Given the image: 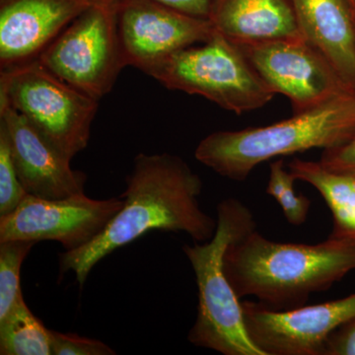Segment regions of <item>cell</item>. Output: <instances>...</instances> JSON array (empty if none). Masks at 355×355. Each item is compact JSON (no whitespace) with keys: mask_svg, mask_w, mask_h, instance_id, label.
Segmentation results:
<instances>
[{"mask_svg":"<svg viewBox=\"0 0 355 355\" xmlns=\"http://www.w3.org/2000/svg\"><path fill=\"white\" fill-rule=\"evenodd\" d=\"M354 132L355 95L345 94L266 127L211 133L200 142L195 156L220 176L241 182L265 161L333 148Z\"/></svg>","mask_w":355,"mask_h":355,"instance_id":"obj_3","label":"cell"},{"mask_svg":"<svg viewBox=\"0 0 355 355\" xmlns=\"http://www.w3.org/2000/svg\"><path fill=\"white\" fill-rule=\"evenodd\" d=\"M95 0H0V70L36 60Z\"/></svg>","mask_w":355,"mask_h":355,"instance_id":"obj_13","label":"cell"},{"mask_svg":"<svg viewBox=\"0 0 355 355\" xmlns=\"http://www.w3.org/2000/svg\"><path fill=\"white\" fill-rule=\"evenodd\" d=\"M241 304L248 334L266 355H323L329 336L355 319V293L287 311L253 301Z\"/></svg>","mask_w":355,"mask_h":355,"instance_id":"obj_11","label":"cell"},{"mask_svg":"<svg viewBox=\"0 0 355 355\" xmlns=\"http://www.w3.org/2000/svg\"><path fill=\"white\" fill-rule=\"evenodd\" d=\"M0 354L51 355V330L33 314L23 296L0 319Z\"/></svg>","mask_w":355,"mask_h":355,"instance_id":"obj_17","label":"cell"},{"mask_svg":"<svg viewBox=\"0 0 355 355\" xmlns=\"http://www.w3.org/2000/svg\"><path fill=\"white\" fill-rule=\"evenodd\" d=\"M118 27L125 67L144 73L177 51L205 43L216 34L209 19L155 0H119Z\"/></svg>","mask_w":355,"mask_h":355,"instance_id":"obj_10","label":"cell"},{"mask_svg":"<svg viewBox=\"0 0 355 355\" xmlns=\"http://www.w3.org/2000/svg\"><path fill=\"white\" fill-rule=\"evenodd\" d=\"M209 20L235 44L302 37L292 0H211Z\"/></svg>","mask_w":355,"mask_h":355,"instance_id":"obj_15","label":"cell"},{"mask_svg":"<svg viewBox=\"0 0 355 355\" xmlns=\"http://www.w3.org/2000/svg\"><path fill=\"white\" fill-rule=\"evenodd\" d=\"M319 162L331 171L355 175V132L345 144L324 150Z\"/></svg>","mask_w":355,"mask_h":355,"instance_id":"obj_22","label":"cell"},{"mask_svg":"<svg viewBox=\"0 0 355 355\" xmlns=\"http://www.w3.org/2000/svg\"><path fill=\"white\" fill-rule=\"evenodd\" d=\"M27 195L16 172L8 135L0 125V216L14 211Z\"/></svg>","mask_w":355,"mask_h":355,"instance_id":"obj_20","label":"cell"},{"mask_svg":"<svg viewBox=\"0 0 355 355\" xmlns=\"http://www.w3.org/2000/svg\"><path fill=\"white\" fill-rule=\"evenodd\" d=\"M0 102L8 103L70 160L87 146L99 106V100L58 78L38 58L1 71Z\"/></svg>","mask_w":355,"mask_h":355,"instance_id":"obj_6","label":"cell"},{"mask_svg":"<svg viewBox=\"0 0 355 355\" xmlns=\"http://www.w3.org/2000/svg\"><path fill=\"white\" fill-rule=\"evenodd\" d=\"M216 221L209 241L183 247L198 291V316L189 342L224 355H266L248 334L240 298L224 270L229 245L256 229L253 214L239 200L227 198L217 205Z\"/></svg>","mask_w":355,"mask_h":355,"instance_id":"obj_4","label":"cell"},{"mask_svg":"<svg viewBox=\"0 0 355 355\" xmlns=\"http://www.w3.org/2000/svg\"><path fill=\"white\" fill-rule=\"evenodd\" d=\"M349 1L350 7H352V12H354V15L355 14V0H347Z\"/></svg>","mask_w":355,"mask_h":355,"instance_id":"obj_25","label":"cell"},{"mask_svg":"<svg viewBox=\"0 0 355 355\" xmlns=\"http://www.w3.org/2000/svg\"><path fill=\"white\" fill-rule=\"evenodd\" d=\"M296 180L314 187L334 217L331 237L355 240V175L327 169L320 162L294 159L288 164Z\"/></svg>","mask_w":355,"mask_h":355,"instance_id":"obj_16","label":"cell"},{"mask_svg":"<svg viewBox=\"0 0 355 355\" xmlns=\"http://www.w3.org/2000/svg\"><path fill=\"white\" fill-rule=\"evenodd\" d=\"M301 35L355 94V19L347 0H292Z\"/></svg>","mask_w":355,"mask_h":355,"instance_id":"obj_14","label":"cell"},{"mask_svg":"<svg viewBox=\"0 0 355 355\" xmlns=\"http://www.w3.org/2000/svg\"><path fill=\"white\" fill-rule=\"evenodd\" d=\"M323 355H355V319L329 336Z\"/></svg>","mask_w":355,"mask_h":355,"instance_id":"obj_23","label":"cell"},{"mask_svg":"<svg viewBox=\"0 0 355 355\" xmlns=\"http://www.w3.org/2000/svg\"><path fill=\"white\" fill-rule=\"evenodd\" d=\"M51 355H114L116 352L101 340L76 334L51 330Z\"/></svg>","mask_w":355,"mask_h":355,"instance_id":"obj_21","label":"cell"},{"mask_svg":"<svg viewBox=\"0 0 355 355\" xmlns=\"http://www.w3.org/2000/svg\"><path fill=\"white\" fill-rule=\"evenodd\" d=\"M354 19H355V14H354Z\"/></svg>","mask_w":355,"mask_h":355,"instance_id":"obj_26","label":"cell"},{"mask_svg":"<svg viewBox=\"0 0 355 355\" xmlns=\"http://www.w3.org/2000/svg\"><path fill=\"white\" fill-rule=\"evenodd\" d=\"M123 205L121 198L93 200L85 193L58 200L27 195L14 211L0 216V242L55 241L73 251L95 239Z\"/></svg>","mask_w":355,"mask_h":355,"instance_id":"obj_9","label":"cell"},{"mask_svg":"<svg viewBox=\"0 0 355 355\" xmlns=\"http://www.w3.org/2000/svg\"><path fill=\"white\" fill-rule=\"evenodd\" d=\"M119 0H95L39 55L58 78L100 100L123 67L118 27Z\"/></svg>","mask_w":355,"mask_h":355,"instance_id":"obj_7","label":"cell"},{"mask_svg":"<svg viewBox=\"0 0 355 355\" xmlns=\"http://www.w3.org/2000/svg\"><path fill=\"white\" fill-rule=\"evenodd\" d=\"M355 270V240L316 245L272 241L256 229L229 245L224 270L238 297L254 296L272 311L296 309Z\"/></svg>","mask_w":355,"mask_h":355,"instance_id":"obj_2","label":"cell"},{"mask_svg":"<svg viewBox=\"0 0 355 355\" xmlns=\"http://www.w3.org/2000/svg\"><path fill=\"white\" fill-rule=\"evenodd\" d=\"M236 44L268 87L291 100L295 114L354 94L303 37Z\"/></svg>","mask_w":355,"mask_h":355,"instance_id":"obj_8","label":"cell"},{"mask_svg":"<svg viewBox=\"0 0 355 355\" xmlns=\"http://www.w3.org/2000/svg\"><path fill=\"white\" fill-rule=\"evenodd\" d=\"M182 12L209 19L211 0H155Z\"/></svg>","mask_w":355,"mask_h":355,"instance_id":"obj_24","label":"cell"},{"mask_svg":"<svg viewBox=\"0 0 355 355\" xmlns=\"http://www.w3.org/2000/svg\"><path fill=\"white\" fill-rule=\"evenodd\" d=\"M0 125L8 135L16 172L28 195L58 200L84 193L85 175L72 170L71 160L6 102H0Z\"/></svg>","mask_w":355,"mask_h":355,"instance_id":"obj_12","label":"cell"},{"mask_svg":"<svg viewBox=\"0 0 355 355\" xmlns=\"http://www.w3.org/2000/svg\"><path fill=\"white\" fill-rule=\"evenodd\" d=\"M202 181L179 156L140 153L127 178L120 211L85 246L60 254V275L72 272L81 286L91 270L110 254L153 230L186 233L209 241L217 221L200 205Z\"/></svg>","mask_w":355,"mask_h":355,"instance_id":"obj_1","label":"cell"},{"mask_svg":"<svg viewBox=\"0 0 355 355\" xmlns=\"http://www.w3.org/2000/svg\"><path fill=\"white\" fill-rule=\"evenodd\" d=\"M270 181L266 187V193L277 200L289 224L302 225L309 214L310 198L296 193L294 190L296 178L291 171H286L284 160L270 163Z\"/></svg>","mask_w":355,"mask_h":355,"instance_id":"obj_19","label":"cell"},{"mask_svg":"<svg viewBox=\"0 0 355 355\" xmlns=\"http://www.w3.org/2000/svg\"><path fill=\"white\" fill-rule=\"evenodd\" d=\"M36 242L8 240L0 242V319L15 305L22 295L21 266Z\"/></svg>","mask_w":355,"mask_h":355,"instance_id":"obj_18","label":"cell"},{"mask_svg":"<svg viewBox=\"0 0 355 355\" xmlns=\"http://www.w3.org/2000/svg\"><path fill=\"white\" fill-rule=\"evenodd\" d=\"M146 74L168 89L202 96L237 114L261 108L275 95L239 46L216 31L200 46L172 53Z\"/></svg>","mask_w":355,"mask_h":355,"instance_id":"obj_5","label":"cell"}]
</instances>
